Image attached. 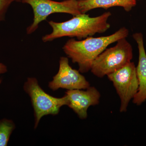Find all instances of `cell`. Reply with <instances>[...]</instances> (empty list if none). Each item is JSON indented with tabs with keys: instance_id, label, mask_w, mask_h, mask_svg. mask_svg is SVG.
Masks as SVG:
<instances>
[{
	"instance_id": "obj_6",
	"label": "cell",
	"mask_w": 146,
	"mask_h": 146,
	"mask_svg": "<svg viewBox=\"0 0 146 146\" xmlns=\"http://www.w3.org/2000/svg\"><path fill=\"white\" fill-rule=\"evenodd\" d=\"M107 76L113 83L119 97L120 112H126L129 102L137 94L139 87L135 64L129 62Z\"/></svg>"
},
{
	"instance_id": "obj_2",
	"label": "cell",
	"mask_w": 146,
	"mask_h": 146,
	"mask_svg": "<svg viewBox=\"0 0 146 146\" xmlns=\"http://www.w3.org/2000/svg\"><path fill=\"white\" fill-rule=\"evenodd\" d=\"M111 16L110 12H105L96 17H91L83 13L73 16L70 20L62 23L49 21L48 23L52 29V32L43 36L42 41L51 42L64 36L76 37L80 40L96 33H103L110 28L108 21Z\"/></svg>"
},
{
	"instance_id": "obj_12",
	"label": "cell",
	"mask_w": 146,
	"mask_h": 146,
	"mask_svg": "<svg viewBox=\"0 0 146 146\" xmlns=\"http://www.w3.org/2000/svg\"><path fill=\"white\" fill-rule=\"evenodd\" d=\"M16 0H0V22L4 19L5 13L10 5Z\"/></svg>"
},
{
	"instance_id": "obj_8",
	"label": "cell",
	"mask_w": 146,
	"mask_h": 146,
	"mask_svg": "<svg viewBox=\"0 0 146 146\" xmlns=\"http://www.w3.org/2000/svg\"><path fill=\"white\" fill-rule=\"evenodd\" d=\"M65 95L68 99L67 106L72 110L81 119L87 118L88 108L98 104L101 97L98 89L91 86L84 90H67Z\"/></svg>"
},
{
	"instance_id": "obj_10",
	"label": "cell",
	"mask_w": 146,
	"mask_h": 146,
	"mask_svg": "<svg viewBox=\"0 0 146 146\" xmlns=\"http://www.w3.org/2000/svg\"><path fill=\"white\" fill-rule=\"evenodd\" d=\"M79 7L81 13H86L94 9H107L114 7H123L129 12L136 5L137 0H78Z\"/></svg>"
},
{
	"instance_id": "obj_14",
	"label": "cell",
	"mask_w": 146,
	"mask_h": 146,
	"mask_svg": "<svg viewBox=\"0 0 146 146\" xmlns=\"http://www.w3.org/2000/svg\"><path fill=\"white\" fill-rule=\"evenodd\" d=\"M1 79H0V84L1 83Z\"/></svg>"
},
{
	"instance_id": "obj_11",
	"label": "cell",
	"mask_w": 146,
	"mask_h": 146,
	"mask_svg": "<svg viewBox=\"0 0 146 146\" xmlns=\"http://www.w3.org/2000/svg\"><path fill=\"white\" fill-rule=\"evenodd\" d=\"M15 128L16 125L12 120L6 119L0 120V146H7Z\"/></svg>"
},
{
	"instance_id": "obj_9",
	"label": "cell",
	"mask_w": 146,
	"mask_h": 146,
	"mask_svg": "<svg viewBox=\"0 0 146 146\" xmlns=\"http://www.w3.org/2000/svg\"><path fill=\"white\" fill-rule=\"evenodd\" d=\"M133 37L138 44L139 51L138 65L136 67L139 87L133 99V102L136 105L140 106L146 100V53L143 34L137 33L133 35Z\"/></svg>"
},
{
	"instance_id": "obj_1",
	"label": "cell",
	"mask_w": 146,
	"mask_h": 146,
	"mask_svg": "<svg viewBox=\"0 0 146 146\" xmlns=\"http://www.w3.org/2000/svg\"><path fill=\"white\" fill-rule=\"evenodd\" d=\"M129 30L125 27L111 35L99 37L89 36L84 40H68L63 47V51L73 63H77L79 72H87L91 70L94 60L107 47L122 38H126Z\"/></svg>"
},
{
	"instance_id": "obj_5",
	"label": "cell",
	"mask_w": 146,
	"mask_h": 146,
	"mask_svg": "<svg viewBox=\"0 0 146 146\" xmlns=\"http://www.w3.org/2000/svg\"><path fill=\"white\" fill-rule=\"evenodd\" d=\"M21 1L30 5L34 14L33 22L27 29V34L29 35L36 31L39 24L46 21L51 14L66 13L75 16L82 14L79 7L78 0L60 2L52 0H21Z\"/></svg>"
},
{
	"instance_id": "obj_3",
	"label": "cell",
	"mask_w": 146,
	"mask_h": 146,
	"mask_svg": "<svg viewBox=\"0 0 146 146\" xmlns=\"http://www.w3.org/2000/svg\"><path fill=\"white\" fill-rule=\"evenodd\" d=\"M126 38L118 40L115 46L106 49L96 58L90 70L93 74L103 78L131 62L133 49Z\"/></svg>"
},
{
	"instance_id": "obj_7",
	"label": "cell",
	"mask_w": 146,
	"mask_h": 146,
	"mask_svg": "<svg viewBox=\"0 0 146 146\" xmlns=\"http://www.w3.org/2000/svg\"><path fill=\"white\" fill-rule=\"evenodd\" d=\"M90 83L79 70L73 69L69 64L68 58L62 56L59 60V70L53 80L48 83V87L52 91L60 88L68 90L86 89Z\"/></svg>"
},
{
	"instance_id": "obj_15",
	"label": "cell",
	"mask_w": 146,
	"mask_h": 146,
	"mask_svg": "<svg viewBox=\"0 0 146 146\" xmlns=\"http://www.w3.org/2000/svg\"><path fill=\"white\" fill-rule=\"evenodd\" d=\"M16 1H21V0H16Z\"/></svg>"
},
{
	"instance_id": "obj_4",
	"label": "cell",
	"mask_w": 146,
	"mask_h": 146,
	"mask_svg": "<svg viewBox=\"0 0 146 146\" xmlns=\"http://www.w3.org/2000/svg\"><path fill=\"white\" fill-rule=\"evenodd\" d=\"M23 89L30 97L34 109L35 129L38 126L40 120L44 116L57 115L61 107L68 105L66 95L62 98H57L49 95L40 87L35 78H28L24 84Z\"/></svg>"
},
{
	"instance_id": "obj_13",
	"label": "cell",
	"mask_w": 146,
	"mask_h": 146,
	"mask_svg": "<svg viewBox=\"0 0 146 146\" xmlns=\"http://www.w3.org/2000/svg\"><path fill=\"white\" fill-rule=\"evenodd\" d=\"M7 70L6 66L3 63H0V74H4L7 72Z\"/></svg>"
}]
</instances>
